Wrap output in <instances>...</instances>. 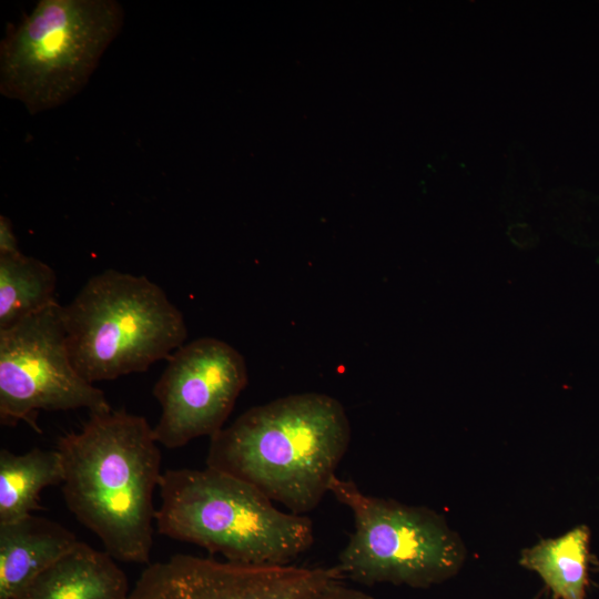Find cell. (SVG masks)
Wrapping results in <instances>:
<instances>
[{
	"label": "cell",
	"instance_id": "1",
	"mask_svg": "<svg viewBox=\"0 0 599 599\" xmlns=\"http://www.w3.org/2000/svg\"><path fill=\"white\" fill-rule=\"evenodd\" d=\"M68 509L115 560L149 564L160 487L161 453L153 427L125 410L91 413L57 443Z\"/></svg>",
	"mask_w": 599,
	"mask_h": 599
},
{
	"label": "cell",
	"instance_id": "10",
	"mask_svg": "<svg viewBox=\"0 0 599 599\" xmlns=\"http://www.w3.org/2000/svg\"><path fill=\"white\" fill-rule=\"evenodd\" d=\"M79 542L59 522L34 515L0 524V599H16Z\"/></svg>",
	"mask_w": 599,
	"mask_h": 599
},
{
	"label": "cell",
	"instance_id": "12",
	"mask_svg": "<svg viewBox=\"0 0 599 599\" xmlns=\"http://www.w3.org/2000/svg\"><path fill=\"white\" fill-rule=\"evenodd\" d=\"M590 531L585 525L538 541L520 552L519 565L534 571L555 599H585Z\"/></svg>",
	"mask_w": 599,
	"mask_h": 599
},
{
	"label": "cell",
	"instance_id": "5",
	"mask_svg": "<svg viewBox=\"0 0 599 599\" xmlns=\"http://www.w3.org/2000/svg\"><path fill=\"white\" fill-rule=\"evenodd\" d=\"M123 19L113 0L38 1L1 41V94L31 114L68 102L87 84Z\"/></svg>",
	"mask_w": 599,
	"mask_h": 599
},
{
	"label": "cell",
	"instance_id": "4",
	"mask_svg": "<svg viewBox=\"0 0 599 599\" xmlns=\"http://www.w3.org/2000/svg\"><path fill=\"white\" fill-rule=\"evenodd\" d=\"M70 358L89 383L141 373L184 345L182 312L144 275L105 270L62 305Z\"/></svg>",
	"mask_w": 599,
	"mask_h": 599
},
{
	"label": "cell",
	"instance_id": "8",
	"mask_svg": "<svg viewBox=\"0 0 599 599\" xmlns=\"http://www.w3.org/2000/svg\"><path fill=\"white\" fill-rule=\"evenodd\" d=\"M153 387L161 415L159 444L179 448L220 432L247 385L242 354L230 344L201 337L177 348Z\"/></svg>",
	"mask_w": 599,
	"mask_h": 599
},
{
	"label": "cell",
	"instance_id": "14",
	"mask_svg": "<svg viewBox=\"0 0 599 599\" xmlns=\"http://www.w3.org/2000/svg\"><path fill=\"white\" fill-rule=\"evenodd\" d=\"M57 282L54 270L35 257L0 255V331L58 302Z\"/></svg>",
	"mask_w": 599,
	"mask_h": 599
},
{
	"label": "cell",
	"instance_id": "9",
	"mask_svg": "<svg viewBox=\"0 0 599 599\" xmlns=\"http://www.w3.org/2000/svg\"><path fill=\"white\" fill-rule=\"evenodd\" d=\"M342 580L335 566L246 565L180 554L149 565L128 599H303Z\"/></svg>",
	"mask_w": 599,
	"mask_h": 599
},
{
	"label": "cell",
	"instance_id": "3",
	"mask_svg": "<svg viewBox=\"0 0 599 599\" xmlns=\"http://www.w3.org/2000/svg\"><path fill=\"white\" fill-rule=\"evenodd\" d=\"M156 530L226 561L290 565L311 549L306 515L284 512L251 484L219 469H169L160 483Z\"/></svg>",
	"mask_w": 599,
	"mask_h": 599
},
{
	"label": "cell",
	"instance_id": "15",
	"mask_svg": "<svg viewBox=\"0 0 599 599\" xmlns=\"http://www.w3.org/2000/svg\"><path fill=\"white\" fill-rule=\"evenodd\" d=\"M303 599H375V598L362 590L347 587L342 581H338Z\"/></svg>",
	"mask_w": 599,
	"mask_h": 599
},
{
	"label": "cell",
	"instance_id": "11",
	"mask_svg": "<svg viewBox=\"0 0 599 599\" xmlns=\"http://www.w3.org/2000/svg\"><path fill=\"white\" fill-rule=\"evenodd\" d=\"M125 572L106 551L80 541L16 599H128Z\"/></svg>",
	"mask_w": 599,
	"mask_h": 599
},
{
	"label": "cell",
	"instance_id": "6",
	"mask_svg": "<svg viewBox=\"0 0 599 599\" xmlns=\"http://www.w3.org/2000/svg\"><path fill=\"white\" fill-rule=\"evenodd\" d=\"M329 494L354 519V531L336 564L344 579L425 589L461 570L466 546L439 512L364 494L353 480L337 476Z\"/></svg>",
	"mask_w": 599,
	"mask_h": 599
},
{
	"label": "cell",
	"instance_id": "16",
	"mask_svg": "<svg viewBox=\"0 0 599 599\" xmlns=\"http://www.w3.org/2000/svg\"><path fill=\"white\" fill-rule=\"evenodd\" d=\"M20 253L13 226L7 216H0V255Z\"/></svg>",
	"mask_w": 599,
	"mask_h": 599
},
{
	"label": "cell",
	"instance_id": "2",
	"mask_svg": "<svg viewBox=\"0 0 599 599\" xmlns=\"http://www.w3.org/2000/svg\"><path fill=\"white\" fill-rule=\"evenodd\" d=\"M351 437L336 398L294 394L247 409L210 437L206 466L251 484L290 512L306 515L329 494Z\"/></svg>",
	"mask_w": 599,
	"mask_h": 599
},
{
	"label": "cell",
	"instance_id": "7",
	"mask_svg": "<svg viewBox=\"0 0 599 599\" xmlns=\"http://www.w3.org/2000/svg\"><path fill=\"white\" fill-rule=\"evenodd\" d=\"M111 410L105 394L87 382L69 355L58 302L0 331V423L41 433L40 410Z\"/></svg>",
	"mask_w": 599,
	"mask_h": 599
},
{
	"label": "cell",
	"instance_id": "13",
	"mask_svg": "<svg viewBox=\"0 0 599 599\" xmlns=\"http://www.w3.org/2000/svg\"><path fill=\"white\" fill-rule=\"evenodd\" d=\"M62 481V460L57 449L32 448L20 455L1 449L0 524L22 519L39 510L41 491Z\"/></svg>",
	"mask_w": 599,
	"mask_h": 599
}]
</instances>
